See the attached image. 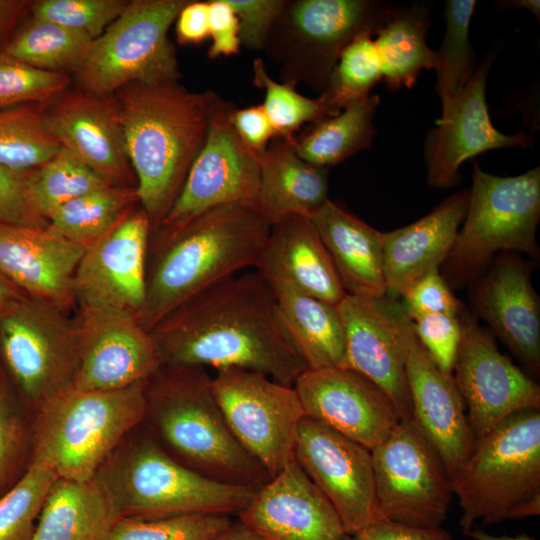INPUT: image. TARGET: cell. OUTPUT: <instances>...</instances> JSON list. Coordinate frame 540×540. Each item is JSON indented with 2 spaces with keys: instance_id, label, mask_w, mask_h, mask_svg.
<instances>
[{
  "instance_id": "cell-1",
  "label": "cell",
  "mask_w": 540,
  "mask_h": 540,
  "mask_svg": "<svg viewBox=\"0 0 540 540\" xmlns=\"http://www.w3.org/2000/svg\"><path fill=\"white\" fill-rule=\"evenodd\" d=\"M149 333L162 365L240 368L288 386L308 369L282 328L272 289L256 270L199 292Z\"/></svg>"
},
{
  "instance_id": "cell-2",
  "label": "cell",
  "mask_w": 540,
  "mask_h": 540,
  "mask_svg": "<svg viewBox=\"0 0 540 540\" xmlns=\"http://www.w3.org/2000/svg\"><path fill=\"white\" fill-rule=\"evenodd\" d=\"M139 204L155 230L176 201L211 121L227 101L179 80L131 83L114 94Z\"/></svg>"
},
{
  "instance_id": "cell-3",
  "label": "cell",
  "mask_w": 540,
  "mask_h": 540,
  "mask_svg": "<svg viewBox=\"0 0 540 540\" xmlns=\"http://www.w3.org/2000/svg\"><path fill=\"white\" fill-rule=\"evenodd\" d=\"M271 226L258 207L235 203L153 230L145 300L137 314L141 326L149 332L199 292L242 269H255Z\"/></svg>"
},
{
  "instance_id": "cell-4",
  "label": "cell",
  "mask_w": 540,
  "mask_h": 540,
  "mask_svg": "<svg viewBox=\"0 0 540 540\" xmlns=\"http://www.w3.org/2000/svg\"><path fill=\"white\" fill-rule=\"evenodd\" d=\"M145 399L144 425L180 463L222 483L259 489L270 481L229 429L206 368L162 365Z\"/></svg>"
},
{
  "instance_id": "cell-5",
  "label": "cell",
  "mask_w": 540,
  "mask_h": 540,
  "mask_svg": "<svg viewBox=\"0 0 540 540\" xmlns=\"http://www.w3.org/2000/svg\"><path fill=\"white\" fill-rule=\"evenodd\" d=\"M121 518L238 515L258 489L215 481L171 456L142 423L95 475Z\"/></svg>"
},
{
  "instance_id": "cell-6",
  "label": "cell",
  "mask_w": 540,
  "mask_h": 540,
  "mask_svg": "<svg viewBox=\"0 0 540 540\" xmlns=\"http://www.w3.org/2000/svg\"><path fill=\"white\" fill-rule=\"evenodd\" d=\"M146 382L110 391L72 385L42 403L31 432L30 462L58 478L93 479L119 443L144 422Z\"/></svg>"
},
{
  "instance_id": "cell-7",
  "label": "cell",
  "mask_w": 540,
  "mask_h": 540,
  "mask_svg": "<svg viewBox=\"0 0 540 540\" xmlns=\"http://www.w3.org/2000/svg\"><path fill=\"white\" fill-rule=\"evenodd\" d=\"M540 409L504 419L484 438L452 479L462 510V532L540 514Z\"/></svg>"
},
{
  "instance_id": "cell-8",
  "label": "cell",
  "mask_w": 540,
  "mask_h": 540,
  "mask_svg": "<svg viewBox=\"0 0 540 540\" xmlns=\"http://www.w3.org/2000/svg\"><path fill=\"white\" fill-rule=\"evenodd\" d=\"M539 220V166L501 177L484 172L475 160L467 212L441 275L451 289L460 288L478 277L496 253H524L538 261Z\"/></svg>"
},
{
  "instance_id": "cell-9",
  "label": "cell",
  "mask_w": 540,
  "mask_h": 540,
  "mask_svg": "<svg viewBox=\"0 0 540 540\" xmlns=\"http://www.w3.org/2000/svg\"><path fill=\"white\" fill-rule=\"evenodd\" d=\"M392 6L373 0H286L264 52L282 83L324 91L344 49L383 24Z\"/></svg>"
},
{
  "instance_id": "cell-10",
  "label": "cell",
  "mask_w": 540,
  "mask_h": 540,
  "mask_svg": "<svg viewBox=\"0 0 540 540\" xmlns=\"http://www.w3.org/2000/svg\"><path fill=\"white\" fill-rule=\"evenodd\" d=\"M188 0H133L93 41L74 72L78 89L111 96L131 83L175 81L181 77L170 27Z\"/></svg>"
},
{
  "instance_id": "cell-11",
  "label": "cell",
  "mask_w": 540,
  "mask_h": 540,
  "mask_svg": "<svg viewBox=\"0 0 540 540\" xmlns=\"http://www.w3.org/2000/svg\"><path fill=\"white\" fill-rule=\"evenodd\" d=\"M0 349L19 389L37 409L73 385L78 365L76 317L24 294L2 301Z\"/></svg>"
},
{
  "instance_id": "cell-12",
  "label": "cell",
  "mask_w": 540,
  "mask_h": 540,
  "mask_svg": "<svg viewBox=\"0 0 540 540\" xmlns=\"http://www.w3.org/2000/svg\"><path fill=\"white\" fill-rule=\"evenodd\" d=\"M371 455L379 519L441 527L453 497L452 482L414 420H401Z\"/></svg>"
},
{
  "instance_id": "cell-13",
  "label": "cell",
  "mask_w": 540,
  "mask_h": 540,
  "mask_svg": "<svg viewBox=\"0 0 540 540\" xmlns=\"http://www.w3.org/2000/svg\"><path fill=\"white\" fill-rule=\"evenodd\" d=\"M212 388L239 444L271 478L294 458L297 428L305 413L293 386L240 368H222Z\"/></svg>"
},
{
  "instance_id": "cell-14",
  "label": "cell",
  "mask_w": 540,
  "mask_h": 540,
  "mask_svg": "<svg viewBox=\"0 0 540 540\" xmlns=\"http://www.w3.org/2000/svg\"><path fill=\"white\" fill-rule=\"evenodd\" d=\"M338 310L345 335L343 367L377 385L401 420L412 419L406 360L415 335L400 299L347 294Z\"/></svg>"
},
{
  "instance_id": "cell-15",
  "label": "cell",
  "mask_w": 540,
  "mask_h": 540,
  "mask_svg": "<svg viewBox=\"0 0 540 540\" xmlns=\"http://www.w3.org/2000/svg\"><path fill=\"white\" fill-rule=\"evenodd\" d=\"M453 377L476 442L510 415L540 409V386L497 347L494 336L465 308Z\"/></svg>"
},
{
  "instance_id": "cell-16",
  "label": "cell",
  "mask_w": 540,
  "mask_h": 540,
  "mask_svg": "<svg viewBox=\"0 0 540 540\" xmlns=\"http://www.w3.org/2000/svg\"><path fill=\"white\" fill-rule=\"evenodd\" d=\"M294 458L335 508L349 536L380 520L371 450L304 417Z\"/></svg>"
},
{
  "instance_id": "cell-17",
  "label": "cell",
  "mask_w": 540,
  "mask_h": 540,
  "mask_svg": "<svg viewBox=\"0 0 540 540\" xmlns=\"http://www.w3.org/2000/svg\"><path fill=\"white\" fill-rule=\"evenodd\" d=\"M78 365L73 386L110 391L150 379L162 366L150 333L136 314L78 307Z\"/></svg>"
},
{
  "instance_id": "cell-18",
  "label": "cell",
  "mask_w": 540,
  "mask_h": 540,
  "mask_svg": "<svg viewBox=\"0 0 540 540\" xmlns=\"http://www.w3.org/2000/svg\"><path fill=\"white\" fill-rule=\"evenodd\" d=\"M233 108L226 102L211 121L183 187L159 226L179 224L225 204L258 207L259 154L234 130L230 121Z\"/></svg>"
},
{
  "instance_id": "cell-19",
  "label": "cell",
  "mask_w": 540,
  "mask_h": 540,
  "mask_svg": "<svg viewBox=\"0 0 540 540\" xmlns=\"http://www.w3.org/2000/svg\"><path fill=\"white\" fill-rule=\"evenodd\" d=\"M152 225L140 205L88 246L74 275L78 307H110L138 314L146 293Z\"/></svg>"
},
{
  "instance_id": "cell-20",
  "label": "cell",
  "mask_w": 540,
  "mask_h": 540,
  "mask_svg": "<svg viewBox=\"0 0 540 540\" xmlns=\"http://www.w3.org/2000/svg\"><path fill=\"white\" fill-rule=\"evenodd\" d=\"M535 267L517 253H500L469 289V312L487 323L534 377L540 373V302L531 281Z\"/></svg>"
},
{
  "instance_id": "cell-21",
  "label": "cell",
  "mask_w": 540,
  "mask_h": 540,
  "mask_svg": "<svg viewBox=\"0 0 540 540\" xmlns=\"http://www.w3.org/2000/svg\"><path fill=\"white\" fill-rule=\"evenodd\" d=\"M293 387L305 417L372 450L401 421L389 397L362 374L345 367L306 369Z\"/></svg>"
},
{
  "instance_id": "cell-22",
  "label": "cell",
  "mask_w": 540,
  "mask_h": 540,
  "mask_svg": "<svg viewBox=\"0 0 540 540\" xmlns=\"http://www.w3.org/2000/svg\"><path fill=\"white\" fill-rule=\"evenodd\" d=\"M491 58L475 71L461 94L445 109L438 127L429 132L424 154L427 181L434 188H450L460 182L464 161L492 149L529 148L533 137L524 130L506 135L497 130L488 113L486 84Z\"/></svg>"
},
{
  "instance_id": "cell-23",
  "label": "cell",
  "mask_w": 540,
  "mask_h": 540,
  "mask_svg": "<svg viewBox=\"0 0 540 540\" xmlns=\"http://www.w3.org/2000/svg\"><path fill=\"white\" fill-rule=\"evenodd\" d=\"M46 120L62 148L105 182L136 187L114 95L101 97L67 89L47 104Z\"/></svg>"
},
{
  "instance_id": "cell-24",
  "label": "cell",
  "mask_w": 540,
  "mask_h": 540,
  "mask_svg": "<svg viewBox=\"0 0 540 540\" xmlns=\"http://www.w3.org/2000/svg\"><path fill=\"white\" fill-rule=\"evenodd\" d=\"M238 520L267 540H349L335 508L295 458L259 488Z\"/></svg>"
},
{
  "instance_id": "cell-25",
  "label": "cell",
  "mask_w": 540,
  "mask_h": 540,
  "mask_svg": "<svg viewBox=\"0 0 540 540\" xmlns=\"http://www.w3.org/2000/svg\"><path fill=\"white\" fill-rule=\"evenodd\" d=\"M85 247L47 226L0 222V275L22 294L71 312Z\"/></svg>"
},
{
  "instance_id": "cell-26",
  "label": "cell",
  "mask_w": 540,
  "mask_h": 540,
  "mask_svg": "<svg viewBox=\"0 0 540 540\" xmlns=\"http://www.w3.org/2000/svg\"><path fill=\"white\" fill-rule=\"evenodd\" d=\"M406 378L412 419L439 455L452 481L476 444L454 377L434 363L415 337L406 360Z\"/></svg>"
},
{
  "instance_id": "cell-27",
  "label": "cell",
  "mask_w": 540,
  "mask_h": 540,
  "mask_svg": "<svg viewBox=\"0 0 540 540\" xmlns=\"http://www.w3.org/2000/svg\"><path fill=\"white\" fill-rule=\"evenodd\" d=\"M255 270L271 288H288L338 305L347 295L311 219L286 217L271 226Z\"/></svg>"
},
{
  "instance_id": "cell-28",
  "label": "cell",
  "mask_w": 540,
  "mask_h": 540,
  "mask_svg": "<svg viewBox=\"0 0 540 540\" xmlns=\"http://www.w3.org/2000/svg\"><path fill=\"white\" fill-rule=\"evenodd\" d=\"M469 189L457 192L415 222L382 233L386 295L399 299L425 274L440 270L465 218Z\"/></svg>"
},
{
  "instance_id": "cell-29",
  "label": "cell",
  "mask_w": 540,
  "mask_h": 540,
  "mask_svg": "<svg viewBox=\"0 0 540 540\" xmlns=\"http://www.w3.org/2000/svg\"><path fill=\"white\" fill-rule=\"evenodd\" d=\"M350 295H386L382 232L327 200L309 217Z\"/></svg>"
},
{
  "instance_id": "cell-30",
  "label": "cell",
  "mask_w": 540,
  "mask_h": 540,
  "mask_svg": "<svg viewBox=\"0 0 540 540\" xmlns=\"http://www.w3.org/2000/svg\"><path fill=\"white\" fill-rule=\"evenodd\" d=\"M328 169L302 159L291 141L274 138L259 154V210L272 225L293 215L310 217L329 200Z\"/></svg>"
},
{
  "instance_id": "cell-31",
  "label": "cell",
  "mask_w": 540,
  "mask_h": 540,
  "mask_svg": "<svg viewBox=\"0 0 540 540\" xmlns=\"http://www.w3.org/2000/svg\"><path fill=\"white\" fill-rule=\"evenodd\" d=\"M120 519L95 477L86 481L57 478L46 496L32 540H109Z\"/></svg>"
},
{
  "instance_id": "cell-32",
  "label": "cell",
  "mask_w": 540,
  "mask_h": 540,
  "mask_svg": "<svg viewBox=\"0 0 540 540\" xmlns=\"http://www.w3.org/2000/svg\"><path fill=\"white\" fill-rule=\"evenodd\" d=\"M271 289L282 328L307 368L343 367L345 335L338 305L288 288Z\"/></svg>"
},
{
  "instance_id": "cell-33",
  "label": "cell",
  "mask_w": 540,
  "mask_h": 540,
  "mask_svg": "<svg viewBox=\"0 0 540 540\" xmlns=\"http://www.w3.org/2000/svg\"><path fill=\"white\" fill-rule=\"evenodd\" d=\"M380 103L376 94L346 105L338 114L308 124L291 140L305 161L329 168L370 149L376 134L373 118Z\"/></svg>"
},
{
  "instance_id": "cell-34",
  "label": "cell",
  "mask_w": 540,
  "mask_h": 540,
  "mask_svg": "<svg viewBox=\"0 0 540 540\" xmlns=\"http://www.w3.org/2000/svg\"><path fill=\"white\" fill-rule=\"evenodd\" d=\"M429 27L427 14L414 7L392 8L373 36L378 52L382 78L390 90L415 85L422 70L435 69L437 54L426 41Z\"/></svg>"
},
{
  "instance_id": "cell-35",
  "label": "cell",
  "mask_w": 540,
  "mask_h": 540,
  "mask_svg": "<svg viewBox=\"0 0 540 540\" xmlns=\"http://www.w3.org/2000/svg\"><path fill=\"white\" fill-rule=\"evenodd\" d=\"M138 205L136 187L107 185L63 205L50 216L48 224L66 239L87 248Z\"/></svg>"
},
{
  "instance_id": "cell-36",
  "label": "cell",
  "mask_w": 540,
  "mask_h": 540,
  "mask_svg": "<svg viewBox=\"0 0 540 540\" xmlns=\"http://www.w3.org/2000/svg\"><path fill=\"white\" fill-rule=\"evenodd\" d=\"M92 43L77 32L31 16L9 37L2 49L37 69L68 74L80 67Z\"/></svg>"
},
{
  "instance_id": "cell-37",
  "label": "cell",
  "mask_w": 540,
  "mask_h": 540,
  "mask_svg": "<svg viewBox=\"0 0 540 540\" xmlns=\"http://www.w3.org/2000/svg\"><path fill=\"white\" fill-rule=\"evenodd\" d=\"M47 104L27 103L0 109L1 167L18 172L36 171L61 150L47 124Z\"/></svg>"
},
{
  "instance_id": "cell-38",
  "label": "cell",
  "mask_w": 540,
  "mask_h": 540,
  "mask_svg": "<svg viewBox=\"0 0 540 540\" xmlns=\"http://www.w3.org/2000/svg\"><path fill=\"white\" fill-rule=\"evenodd\" d=\"M476 1L449 0L445 6L446 29L437 54L436 90L447 108L464 90L473 77L475 55L469 40V27Z\"/></svg>"
},
{
  "instance_id": "cell-39",
  "label": "cell",
  "mask_w": 540,
  "mask_h": 540,
  "mask_svg": "<svg viewBox=\"0 0 540 540\" xmlns=\"http://www.w3.org/2000/svg\"><path fill=\"white\" fill-rule=\"evenodd\" d=\"M108 184L68 150H61L33 175L30 195L38 213L48 221L63 205Z\"/></svg>"
},
{
  "instance_id": "cell-40",
  "label": "cell",
  "mask_w": 540,
  "mask_h": 540,
  "mask_svg": "<svg viewBox=\"0 0 540 540\" xmlns=\"http://www.w3.org/2000/svg\"><path fill=\"white\" fill-rule=\"evenodd\" d=\"M371 32L357 36L342 52L320 98L335 112L370 94L382 78Z\"/></svg>"
},
{
  "instance_id": "cell-41",
  "label": "cell",
  "mask_w": 540,
  "mask_h": 540,
  "mask_svg": "<svg viewBox=\"0 0 540 540\" xmlns=\"http://www.w3.org/2000/svg\"><path fill=\"white\" fill-rule=\"evenodd\" d=\"M253 84L264 91V102L261 106L277 137L291 141L304 124L336 115L320 97H306L295 87L270 77L262 59L253 61Z\"/></svg>"
},
{
  "instance_id": "cell-42",
  "label": "cell",
  "mask_w": 540,
  "mask_h": 540,
  "mask_svg": "<svg viewBox=\"0 0 540 540\" xmlns=\"http://www.w3.org/2000/svg\"><path fill=\"white\" fill-rule=\"evenodd\" d=\"M58 477L30 462L21 478L0 495V540H32L46 496Z\"/></svg>"
},
{
  "instance_id": "cell-43",
  "label": "cell",
  "mask_w": 540,
  "mask_h": 540,
  "mask_svg": "<svg viewBox=\"0 0 540 540\" xmlns=\"http://www.w3.org/2000/svg\"><path fill=\"white\" fill-rule=\"evenodd\" d=\"M232 522L230 516L212 514L157 519L121 518L109 540H213Z\"/></svg>"
},
{
  "instance_id": "cell-44",
  "label": "cell",
  "mask_w": 540,
  "mask_h": 540,
  "mask_svg": "<svg viewBox=\"0 0 540 540\" xmlns=\"http://www.w3.org/2000/svg\"><path fill=\"white\" fill-rule=\"evenodd\" d=\"M69 84L68 74L37 69L0 49V109L50 103L66 91Z\"/></svg>"
},
{
  "instance_id": "cell-45",
  "label": "cell",
  "mask_w": 540,
  "mask_h": 540,
  "mask_svg": "<svg viewBox=\"0 0 540 540\" xmlns=\"http://www.w3.org/2000/svg\"><path fill=\"white\" fill-rule=\"evenodd\" d=\"M125 0H37L30 14L77 32L94 41L120 16Z\"/></svg>"
},
{
  "instance_id": "cell-46",
  "label": "cell",
  "mask_w": 540,
  "mask_h": 540,
  "mask_svg": "<svg viewBox=\"0 0 540 540\" xmlns=\"http://www.w3.org/2000/svg\"><path fill=\"white\" fill-rule=\"evenodd\" d=\"M31 455V433L0 372V495L24 474Z\"/></svg>"
},
{
  "instance_id": "cell-47",
  "label": "cell",
  "mask_w": 540,
  "mask_h": 540,
  "mask_svg": "<svg viewBox=\"0 0 540 540\" xmlns=\"http://www.w3.org/2000/svg\"><path fill=\"white\" fill-rule=\"evenodd\" d=\"M416 339L434 363L446 374L453 375L462 336L459 315L430 314L412 320Z\"/></svg>"
},
{
  "instance_id": "cell-48",
  "label": "cell",
  "mask_w": 540,
  "mask_h": 540,
  "mask_svg": "<svg viewBox=\"0 0 540 540\" xmlns=\"http://www.w3.org/2000/svg\"><path fill=\"white\" fill-rule=\"evenodd\" d=\"M399 299L411 320L430 314L459 315L465 308L440 270L431 271L416 280Z\"/></svg>"
},
{
  "instance_id": "cell-49",
  "label": "cell",
  "mask_w": 540,
  "mask_h": 540,
  "mask_svg": "<svg viewBox=\"0 0 540 540\" xmlns=\"http://www.w3.org/2000/svg\"><path fill=\"white\" fill-rule=\"evenodd\" d=\"M36 171L18 172L0 166V222L49 225L34 207L30 195V183Z\"/></svg>"
},
{
  "instance_id": "cell-50",
  "label": "cell",
  "mask_w": 540,
  "mask_h": 540,
  "mask_svg": "<svg viewBox=\"0 0 540 540\" xmlns=\"http://www.w3.org/2000/svg\"><path fill=\"white\" fill-rule=\"evenodd\" d=\"M240 24L241 46L264 50L268 36L286 0H227Z\"/></svg>"
},
{
  "instance_id": "cell-51",
  "label": "cell",
  "mask_w": 540,
  "mask_h": 540,
  "mask_svg": "<svg viewBox=\"0 0 540 540\" xmlns=\"http://www.w3.org/2000/svg\"><path fill=\"white\" fill-rule=\"evenodd\" d=\"M209 38L212 43L208 57L217 59L240 52L239 19L227 0H209Z\"/></svg>"
},
{
  "instance_id": "cell-52",
  "label": "cell",
  "mask_w": 540,
  "mask_h": 540,
  "mask_svg": "<svg viewBox=\"0 0 540 540\" xmlns=\"http://www.w3.org/2000/svg\"><path fill=\"white\" fill-rule=\"evenodd\" d=\"M231 124L240 139L254 152L261 154L277 133L261 105L233 108Z\"/></svg>"
},
{
  "instance_id": "cell-53",
  "label": "cell",
  "mask_w": 540,
  "mask_h": 540,
  "mask_svg": "<svg viewBox=\"0 0 540 540\" xmlns=\"http://www.w3.org/2000/svg\"><path fill=\"white\" fill-rule=\"evenodd\" d=\"M349 540H454L442 527L422 528L378 520L351 535Z\"/></svg>"
},
{
  "instance_id": "cell-54",
  "label": "cell",
  "mask_w": 540,
  "mask_h": 540,
  "mask_svg": "<svg viewBox=\"0 0 540 540\" xmlns=\"http://www.w3.org/2000/svg\"><path fill=\"white\" fill-rule=\"evenodd\" d=\"M175 32L181 45L200 44L209 38L208 1L188 0L175 20Z\"/></svg>"
},
{
  "instance_id": "cell-55",
  "label": "cell",
  "mask_w": 540,
  "mask_h": 540,
  "mask_svg": "<svg viewBox=\"0 0 540 540\" xmlns=\"http://www.w3.org/2000/svg\"><path fill=\"white\" fill-rule=\"evenodd\" d=\"M31 3L27 0H0V44H6L12 30L30 13Z\"/></svg>"
},
{
  "instance_id": "cell-56",
  "label": "cell",
  "mask_w": 540,
  "mask_h": 540,
  "mask_svg": "<svg viewBox=\"0 0 540 540\" xmlns=\"http://www.w3.org/2000/svg\"><path fill=\"white\" fill-rule=\"evenodd\" d=\"M213 540H267L248 528L241 521L232 524Z\"/></svg>"
},
{
  "instance_id": "cell-57",
  "label": "cell",
  "mask_w": 540,
  "mask_h": 540,
  "mask_svg": "<svg viewBox=\"0 0 540 540\" xmlns=\"http://www.w3.org/2000/svg\"><path fill=\"white\" fill-rule=\"evenodd\" d=\"M463 534L471 537L474 540H536L525 534L517 536H496L485 532L479 527H472L470 530L463 532Z\"/></svg>"
},
{
  "instance_id": "cell-58",
  "label": "cell",
  "mask_w": 540,
  "mask_h": 540,
  "mask_svg": "<svg viewBox=\"0 0 540 540\" xmlns=\"http://www.w3.org/2000/svg\"><path fill=\"white\" fill-rule=\"evenodd\" d=\"M504 4L511 7L527 9L529 12L533 13L538 19L540 17V2L538 0L505 1Z\"/></svg>"
},
{
  "instance_id": "cell-59",
  "label": "cell",
  "mask_w": 540,
  "mask_h": 540,
  "mask_svg": "<svg viewBox=\"0 0 540 540\" xmlns=\"http://www.w3.org/2000/svg\"><path fill=\"white\" fill-rule=\"evenodd\" d=\"M22 293L0 275V302L15 298Z\"/></svg>"
}]
</instances>
